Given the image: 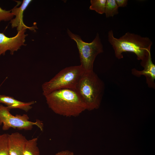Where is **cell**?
Returning a JSON list of instances; mask_svg holds the SVG:
<instances>
[{
	"label": "cell",
	"instance_id": "cell-1",
	"mask_svg": "<svg viewBox=\"0 0 155 155\" xmlns=\"http://www.w3.org/2000/svg\"><path fill=\"white\" fill-rule=\"evenodd\" d=\"M107 36L108 41L114 51L115 56L118 59L123 58V52H132L136 55L137 59L141 60L142 66L145 64L152 44L149 38L128 32L117 38L114 37L112 30L108 32Z\"/></svg>",
	"mask_w": 155,
	"mask_h": 155
},
{
	"label": "cell",
	"instance_id": "cell-2",
	"mask_svg": "<svg viewBox=\"0 0 155 155\" xmlns=\"http://www.w3.org/2000/svg\"><path fill=\"white\" fill-rule=\"evenodd\" d=\"M44 96L49 108L61 116L76 117L87 110L85 104L75 89H58Z\"/></svg>",
	"mask_w": 155,
	"mask_h": 155
},
{
	"label": "cell",
	"instance_id": "cell-3",
	"mask_svg": "<svg viewBox=\"0 0 155 155\" xmlns=\"http://www.w3.org/2000/svg\"><path fill=\"white\" fill-rule=\"evenodd\" d=\"M75 89L85 104L87 110L91 111L99 108L104 91V84L93 71H84Z\"/></svg>",
	"mask_w": 155,
	"mask_h": 155
},
{
	"label": "cell",
	"instance_id": "cell-4",
	"mask_svg": "<svg viewBox=\"0 0 155 155\" xmlns=\"http://www.w3.org/2000/svg\"><path fill=\"white\" fill-rule=\"evenodd\" d=\"M67 32L71 39L76 42L80 55L81 65L84 71H93L94 62L97 55L103 52V48L99 34L97 33L90 42L84 41L79 35L72 32L69 29Z\"/></svg>",
	"mask_w": 155,
	"mask_h": 155
},
{
	"label": "cell",
	"instance_id": "cell-5",
	"mask_svg": "<svg viewBox=\"0 0 155 155\" xmlns=\"http://www.w3.org/2000/svg\"><path fill=\"white\" fill-rule=\"evenodd\" d=\"M84 71L80 65L63 69L49 81L42 85V94L45 96L54 90L64 88H75Z\"/></svg>",
	"mask_w": 155,
	"mask_h": 155
},
{
	"label": "cell",
	"instance_id": "cell-6",
	"mask_svg": "<svg viewBox=\"0 0 155 155\" xmlns=\"http://www.w3.org/2000/svg\"><path fill=\"white\" fill-rule=\"evenodd\" d=\"M10 109L7 106L0 104V126L2 125V129L7 131L11 128L19 130H31L34 125L43 130V124L39 120L34 122L29 120L26 114H17L13 115L10 112Z\"/></svg>",
	"mask_w": 155,
	"mask_h": 155
},
{
	"label": "cell",
	"instance_id": "cell-7",
	"mask_svg": "<svg viewBox=\"0 0 155 155\" xmlns=\"http://www.w3.org/2000/svg\"><path fill=\"white\" fill-rule=\"evenodd\" d=\"M27 29L23 28L18 31L15 36L11 37L0 32V57L1 55H5L7 51H9L10 54L13 55L14 52L17 51L22 46L27 45L24 43L25 38L28 36V34H25Z\"/></svg>",
	"mask_w": 155,
	"mask_h": 155
},
{
	"label": "cell",
	"instance_id": "cell-8",
	"mask_svg": "<svg viewBox=\"0 0 155 155\" xmlns=\"http://www.w3.org/2000/svg\"><path fill=\"white\" fill-rule=\"evenodd\" d=\"M32 1V0H24L19 7H17L20 4V2L17 1V5L11 9V12L15 17L10 20V23L11 24L12 28H16L18 32L24 28L34 31H36L35 28H37L36 26L32 27L26 26L23 21L24 12Z\"/></svg>",
	"mask_w": 155,
	"mask_h": 155
},
{
	"label": "cell",
	"instance_id": "cell-9",
	"mask_svg": "<svg viewBox=\"0 0 155 155\" xmlns=\"http://www.w3.org/2000/svg\"><path fill=\"white\" fill-rule=\"evenodd\" d=\"M28 140L18 132L8 134V146L10 155H23Z\"/></svg>",
	"mask_w": 155,
	"mask_h": 155
},
{
	"label": "cell",
	"instance_id": "cell-10",
	"mask_svg": "<svg viewBox=\"0 0 155 155\" xmlns=\"http://www.w3.org/2000/svg\"><path fill=\"white\" fill-rule=\"evenodd\" d=\"M35 102L34 101L24 102L18 100L12 96L0 94V104L2 103L6 105L10 109L18 108L27 112L32 108V105Z\"/></svg>",
	"mask_w": 155,
	"mask_h": 155
},
{
	"label": "cell",
	"instance_id": "cell-11",
	"mask_svg": "<svg viewBox=\"0 0 155 155\" xmlns=\"http://www.w3.org/2000/svg\"><path fill=\"white\" fill-rule=\"evenodd\" d=\"M144 69L142 71H137L136 75H145L147 80L151 82H153L155 79V65L153 63L151 57L150 52L148 55V58L143 66Z\"/></svg>",
	"mask_w": 155,
	"mask_h": 155
},
{
	"label": "cell",
	"instance_id": "cell-12",
	"mask_svg": "<svg viewBox=\"0 0 155 155\" xmlns=\"http://www.w3.org/2000/svg\"><path fill=\"white\" fill-rule=\"evenodd\" d=\"M37 138L27 140L23 152V155H40L37 146Z\"/></svg>",
	"mask_w": 155,
	"mask_h": 155
},
{
	"label": "cell",
	"instance_id": "cell-13",
	"mask_svg": "<svg viewBox=\"0 0 155 155\" xmlns=\"http://www.w3.org/2000/svg\"><path fill=\"white\" fill-rule=\"evenodd\" d=\"M119 7L115 0H106L104 12L106 17H113L118 14Z\"/></svg>",
	"mask_w": 155,
	"mask_h": 155
},
{
	"label": "cell",
	"instance_id": "cell-14",
	"mask_svg": "<svg viewBox=\"0 0 155 155\" xmlns=\"http://www.w3.org/2000/svg\"><path fill=\"white\" fill-rule=\"evenodd\" d=\"M106 0H91L89 9L100 14L104 13Z\"/></svg>",
	"mask_w": 155,
	"mask_h": 155
},
{
	"label": "cell",
	"instance_id": "cell-15",
	"mask_svg": "<svg viewBox=\"0 0 155 155\" xmlns=\"http://www.w3.org/2000/svg\"><path fill=\"white\" fill-rule=\"evenodd\" d=\"M0 155H10L8 146V134L0 135Z\"/></svg>",
	"mask_w": 155,
	"mask_h": 155
},
{
	"label": "cell",
	"instance_id": "cell-16",
	"mask_svg": "<svg viewBox=\"0 0 155 155\" xmlns=\"http://www.w3.org/2000/svg\"><path fill=\"white\" fill-rule=\"evenodd\" d=\"M14 16L11 12V10H6L0 7V22L2 21L5 22L10 21Z\"/></svg>",
	"mask_w": 155,
	"mask_h": 155
},
{
	"label": "cell",
	"instance_id": "cell-17",
	"mask_svg": "<svg viewBox=\"0 0 155 155\" xmlns=\"http://www.w3.org/2000/svg\"><path fill=\"white\" fill-rule=\"evenodd\" d=\"M115 1L119 7H124L127 6L128 1L127 0H115Z\"/></svg>",
	"mask_w": 155,
	"mask_h": 155
},
{
	"label": "cell",
	"instance_id": "cell-18",
	"mask_svg": "<svg viewBox=\"0 0 155 155\" xmlns=\"http://www.w3.org/2000/svg\"><path fill=\"white\" fill-rule=\"evenodd\" d=\"M54 155H74V154L72 151L65 150L58 152Z\"/></svg>",
	"mask_w": 155,
	"mask_h": 155
},
{
	"label": "cell",
	"instance_id": "cell-19",
	"mask_svg": "<svg viewBox=\"0 0 155 155\" xmlns=\"http://www.w3.org/2000/svg\"><path fill=\"white\" fill-rule=\"evenodd\" d=\"M81 155V154H79V155Z\"/></svg>",
	"mask_w": 155,
	"mask_h": 155
}]
</instances>
